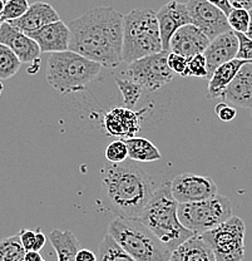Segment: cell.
I'll use <instances>...</instances> for the list:
<instances>
[{"mask_svg": "<svg viewBox=\"0 0 252 261\" xmlns=\"http://www.w3.org/2000/svg\"><path fill=\"white\" fill-rule=\"evenodd\" d=\"M123 19L124 15L112 7L87 10L69 23V50L103 67H118L123 62Z\"/></svg>", "mask_w": 252, "mask_h": 261, "instance_id": "obj_1", "label": "cell"}, {"mask_svg": "<svg viewBox=\"0 0 252 261\" xmlns=\"http://www.w3.org/2000/svg\"><path fill=\"white\" fill-rule=\"evenodd\" d=\"M102 196L117 216L138 219L153 196L154 184L135 161L105 163L101 170Z\"/></svg>", "mask_w": 252, "mask_h": 261, "instance_id": "obj_2", "label": "cell"}, {"mask_svg": "<svg viewBox=\"0 0 252 261\" xmlns=\"http://www.w3.org/2000/svg\"><path fill=\"white\" fill-rule=\"evenodd\" d=\"M137 220L146 225L171 251L194 235L178 217V202L171 191V181H163Z\"/></svg>", "mask_w": 252, "mask_h": 261, "instance_id": "obj_3", "label": "cell"}, {"mask_svg": "<svg viewBox=\"0 0 252 261\" xmlns=\"http://www.w3.org/2000/svg\"><path fill=\"white\" fill-rule=\"evenodd\" d=\"M102 68V64L73 50L50 53L47 63V82L58 93H75L96 80Z\"/></svg>", "mask_w": 252, "mask_h": 261, "instance_id": "obj_4", "label": "cell"}, {"mask_svg": "<svg viewBox=\"0 0 252 261\" xmlns=\"http://www.w3.org/2000/svg\"><path fill=\"white\" fill-rule=\"evenodd\" d=\"M163 50L157 13L142 8L133 9L123 19V62L137 59Z\"/></svg>", "mask_w": 252, "mask_h": 261, "instance_id": "obj_5", "label": "cell"}, {"mask_svg": "<svg viewBox=\"0 0 252 261\" xmlns=\"http://www.w3.org/2000/svg\"><path fill=\"white\" fill-rule=\"evenodd\" d=\"M137 261H168L172 251L137 219L117 216L108 225V232Z\"/></svg>", "mask_w": 252, "mask_h": 261, "instance_id": "obj_6", "label": "cell"}, {"mask_svg": "<svg viewBox=\"0 0 252 261\" xmlns=\"http://www.w3.org/2000/svg\"><path fill=\"white\" fill-rule=\"evenodd\" d=\"M232 215L231 201L222 195L197 202L178 203V217L194 235L210 231L223 224Z\"/></svg>", "mask_w": 252, "mask_h": 261, "instance_id": "obj_7", "label": "cell"}, {"mask_svg": "<svg viewBox=\"0 0 252 261\" xmlns=\"http://www.w3.org/2000/svg\"><path fill=\"white\" fill-rule=\"evenodd\" d=\"M245 222L231 216L217 227L201 233L212 249L216 261H245Z\"/></svg>", "mask_w": 252, "mask_h": 261, "instance_id": "obj_8", "label": "cell"}, {"mask_svg": "<svg viewBox=\"0 0 252 261\" xmlns=\"http://www.w3.org/2000/svg\"><path fill=\"white\" fill-rule=\"evenodd\" d=\"M168 50H162L137 59L128 64L124 75L141 84L145 91H158L177 75L168 65Z\"/></svg>", "mask_w": 252, "mask_h": 261, "instance_id": "obj_9", "label": "cell"}, {"mask_svg": "<svg viewBox=\"0 0 252 261\" xmlns=\"http://www.w3.org/2000/svg\"><path fill=\"white\" fill-rule=\"evenodd\" d=\"M171 191L178 203L197 202L218 195V187L211 177L181 173L171 181Z\"/></svg>", "mask_w": 252, "mask_h": 261, "instance_id": "obj_10", "label": "cell"}, {"mask_svg": "<svg viewBox=\"0 0 252 261\" xmlns=\"http://www.w3.org/2000/svg\"><path fill=\"white\" fill-rule=\"evenodd\" d=\"M186 4L191 23L201 29L211 40L222 33L231 31L227 15L207 0H188Z\"/></svg>", "mask_w": 252, "mask_h": 261, "instance_id": "obj_11", "label": "cell"}, {"mask_svg": "<svg viewBox=\"0 0 252 261\" xmlns=\"http://www.w3.org/2000/svg\"><path fill=\"white\" fill-rule=\"evenodd\" d=\"M145 110L133 111L127 107H116L108 111L103 117V128L108 136L131 138L141 130V118Z\"/></svg>", "mask_w": 252, "mask_h": 261, "instance_id": "obj_12", "label": "cell"}, {"mask_svg": "<svg viewBox=\"0 0 252 261\" xmlns=\"http://www.w3.org/2000/svg\"><path fill=\"white\" fill-rule=\"evenodd\" d=\"M157 19H158L163 50L170 51V43L175 33L181 27L191 23L187 4L177 0H171L157 12Z\"/></svg>", "mask_w": 252, "mask_h": 261, "instance_id": "obj_13", "label": "cell"}, {"mask_svg": "<svg viewBox=\"0 0 252 261\" xmlns=\"http://www.w3.org/2000/svg\"><path fill=\"white\" fill-rule=\"evenodd\" d=\"M0 43L9 47L18 56L21 63H33L39 58V45L32 37L19 31L14 25L4 21L0 28Z\"/></svg>", "mask_w": 252, "mask_h": 261, "instance_id": "obj_14", "label": "cell"}, {"mask_svg": "<svg viewBox=\"0 0 252 261\" xmlns=\"http://www.w3.org/2000/svg\"><path fill=\"white\" fill-rule=\"evenodd\" d=\"M238 47H240V43H238L237 34L232 29L222 33L215 39L211 40L207 49L203 53L206 61H207L208 78L212 75V73L219 65L237 58Z\"/></svg>", "mask_w": 252, "mask_h": 261, "instance_id": "obj_15", "label": "cell"}, {"mask_svg": "<svg viewBox=\"0 0 252 261\" xmlns=\"http://www.w3.org/2000/svg\"><path fill=\"white\" fill-rule=\"evenodd\" d=\"M210 42V38L201 29L189 23L175 33L170 43V51L191 58L196 54L205 53Z\"/></svg>", "mask_w": 252, "mask_h": 261, "instance_id": "obj_16", "label": "cell"}, {"mask_svg": "<svg viewBox=\"0 0 252 261\" xmlns=\"http://www.w3.org/2000/svg\"><path fill=\"white\" fill-rule=\"evenodd\" d=\"M28 35L38 43L42 53H58V51L69 50L72 32L69 25H67L62 19L44 25L33 33H29Z\"/></svg>", "mask_w": 252, "mask_h": 261, "instance_id": "obj_17", "label": "cell"}, {"mask_svg": "<svg viewBox=\"0 0 252 261\" xmlns=\"http://www.w3.org/2000/svg\"><path fill=\"white\" fill-rule=\"evenodd\" d=\"M221 98L235 107L252 110V62H247L240 68Z\"/></svg>", "mask_w": 252, "mask_h": 261, "instance_id": "obj_18", "label": "cell"}, {"mask_svg": "<svg viewBox=\"0 0 252 261\" xmlns=\"http://www.w3.org/2000/svg\"><path fill=\"white\" fill-rule=\"evenodd\" d=\"M61 20L57 10L50 4L44 2H35L31 4L28 12L15 20L8 21L25 34L33 33L44 25Z\"/></svg>", "mask_w": 252, "mask_h": 261, "instance_id": "obj_19", "label": "cell"}, {"mask_svg": "<svg viewBox=\"0 0 252 261\" xmlns=\"http://www.w3.org/2000/svg\"><path fill=\"white\" fill-rule=\"evenodd\" d=\"M172 261H216L211 246L201 235H193L177 247L171 255Z\"/></svg>", "mask_w": 252, "mask_h": 261, "instance_id": "obj_20", "label": "cell"}, {"mask_svg": "<svg viewBox=\"0 0 252 261\" xmlns=\"http://www.w3.org/2000/svg\"><path fill=\"white\" fill-rule=\"evenodd\" d=\"M245 63H247V61L236 58L219 65L217 69L212 73V75L208 78V98L215 99V98H221L223 96L229 84L234 81L240 68Z\"/></svg>", "mask_w": 252, "mask_h": 261, "instance_id": "obj_21", "label": "cell"}, {"mask_svg": "<svg viewBox=\"0 0 252 261\" xmlns=\"http://www.w3.org/2000/svg\"><path fill=\"white\" fill-rule=\"evenodd\" d=\"M49 241L58 256V261H75L80 250L78 239L72 231H62L54 228L49 233Z\"/></svg>", "mask_w": 252, "mask_h": 261, "instance_id": "obj_22", "label": "cell"}, {"mask_svg": "<svg viewBox=\"0 0 252 261\" xmlns=\"http://www.w3.org/2000/svg\"><path fill=\"white\" fill-rule=\"evenodd\" d=\"M126 145L128 147L129 159L135 162H154L162 159L159 149L148 141L147 138L134 137L124 138Z\"/></svg>", "mask_w": 252, "mask_h": 261, "instance_id": "obj_23", "label": "cell"}, {"mask_svg": "<svg viewBox=\"0 0 252 261\" xmlns=\"http://www.w3.org/2000/svg\"><path fill=\"white\" fill-rule=\"evenodd\" d=\"M98 261H137L109 233L103 238L98 249Z\"/></svg>", "mask_w": 252, "mask_h": 261, "instance_id": "obj_24", "label": "cell"}, {"mask_svg": "<svg viewBox=\"0 0 252 261\" xmlns=\"http://www.w3.org/2000/svg\"><path fill=\"white\" fill-rule=\"evenodd\" d=\"M25 255L19 233L0 240V261H25Z\"/></svg>", "mask_w": 252, "mask_h": 261, "instance_id": "obj_25", "label": "cell"}, {"mask_svg": "<svg viewBox=\"0 0 252 261\" xmlns=\"http://www.w3.org/2000/svg\"><path fill=\"white\" fill-rule=\"evenodd\" d=\"M116 84H117L119 92H121L122 98H123V103L127 108H133L137 106L138 100H139L141 96H142L143 91L141 84L137 82L129 80V78H119L116 75L115 77Z\"/></svg>", "mask_w": 252, "mask_h": 261, "instance_id": "obj_26", "label": "cell"}, {"mask_svg": "<svg viewBox=\"0 0 252 261\" xmlns=\"http://www.w3.org/2000/svg\"><path fill=\"white\" fill-rule=\"evenodd\" d=\"M21 62L17 54L0 43V81L9 80L20 69Z\"/></svg>", "mask_w": 252, "mask_h": 261, "instance_id": "obj_27", "label": "cell"}, {"mask_svg": "<svg viewBox=\"0 0 252 261\" xmlns=\"http://www.w3.org/2000/svg\"><path fill=\"white\" fill-rule=\"evenodd\" d=\"M229 24L236 33H246L251 21L250 10L243 8H232L231 13L227 15Z\"/></svg>", "mask_w": 252, "mask_h": 261, "instance_id": "obj_28", "label": "cell"}, {"mask_svg": "<svg viewBox=\"0 0 252 261\" xmlns=\"http://www.w3.org/2000/svg\"><path fill=\"white\" fill-rule=\"evenodd\" d=\"M29 7L31 5H29L28 0H7L0 18L3 19V21L15 20L25 14Z\"/></svg>", "mask_w": 252, "mask_h": 261, "instance_id": "obj_29", "label": "cell"}, {"mask_svg": "<svg viewBox=\"0 0 252 261\" xmlns=\"http://www.w3.org/2000/svg\"><path fill=\"white\" fill-rule=\"evenodd\" d=\"M105 159L108 162L112 163H121L127 161L129 159L128 147L126 145V141L122 140L113 141L105 148Z\"/></svg>", "mask_w": 252, "mask_h": 261, "instance_id": "obj_30", "label": "cell"}, {"mask_svg": "<svg viewBox=\"0 0 252 261\" xmlns=\"http://www.w3.org/2000/svg\"><path fill=\"white\" fill-rule=\"evenodd\" d=\"M188 77L205 78L208 77L207 61L205 54H196L188 58Z\"/></svg>", "mask_w": 252, "mask_h": 261, "instance_id": "obj_31", "label": "cell"}, {"mask_svg": "<svg viewBox=\"0 0 252 261\" xmlns=\"http://www.w3.org/2000/svg\"><path fill=\"white\" fill-rule=\"evenodd\" d=\"M168 65L176 74L181 75V77H188V58L186 57L170 51Z\"/></svg>", "mask_w": 252, "mask_h": 261, "instance_id": "obj_32", "label": "cell"}, {"mask_svg": "<svg viewBox=\"0 0 252 261\" xmlns=\"http://www.w3.org/2000/svg\"><path fill=\"white\" fill-rule=\"evenodd\" d=\"M238 38V53L237 58L242 59V61L252 62V39L248 38L245 33H236Z\"/></svg>", "mask_w": 252, "mask_h": 261, "instance_id": "obj_33", "label": "cell"}, {"mask_svg": "<svg viewBox=\"0 0 252 261\" xmlns=\"http://www.w3.org/2000/svg\"><path fill=\"white\" fill-rule=\"evenodd\" d=\"M215 112L222 122H231L234 121L236 116H237V111H236L235 106L229 105V103L223 102V100L216 106Z\"/></svg>", "mask_w": 252, "mask_h": 261, "instance_id": "obj_34", "label": "cell"}, {"mask_svg": "<svg viewBox=\"0 0 252 261\" xmlns=\"http://www.w3.org/2000/svg\"><path fill=\"white\" fill-rule=\"evenodd\" d=\"M19 236H20V241L23 244L24 249L26 251H34L35 243H37V228L32 230V228H21L19 231Z\"/></svg>", "mask_w": 252, "mask_h": 261, "instance_id": "obj_35", "label": "cell"}, {"mask_svg": "<svg viewBox=\"0 0 252 261\" xmlns=\"http://www.w3.org/2000/svg\"><path fill=\"white\" fill-rule=\"evenodd\" d=\"M75 261H98V256L88 249H80L77 254Z\"/></svg>", "mask_w": 252, "mask_h": 261, "instance_id": "obj_36", "label": "cell"}, {"mask_svg": "<svg viewBox=\"0 0 252 261\" xmlns=\"http://www.w3.org/2000/svg\"><path fill=\"white\" fill-rule=\"evenodd\" d=\"M207 2H210L211 4L216 5V7L219 8V9H221L226 15H229L230 13H231L232 5L231 3H230V0H207Z\"/></svg>", "mask_w": 252, "mask_h": 261, "instance_id": "obj_37", "label": "cell"}, {"mask_svg": "<svg viewBox=\"0 0 252 261\" xmlns=\"http://www.w3.org/2000/svg\"><path fill=\"white\" fill-rule=\"evenodd\" d=\"M45 243H47V238L43 233V231L40 230V227L37 228V243H35V249L34 251H40V250L44 247Z\"/></svg>", "mask_w": 252, "mask_h": 261, "instance_id": "obj_38", "label": "cell"}, {"mask_svg": "<svg viewBox=\"0 0 252 261\" xmlns=\"http://www.w3.org/2000/svg\"><path fill=\"white\" fill-rule=\"evenodd\" d=\"M232 8H243V9H252V0H230Z\"/></svg>", "mask_w": 252, "mask_h": 261, "instance_id": "obj_39", "label": "cell"}, {"mask_svg": "<svg viewBox=\"0 0 252 261\" xmlns=\"http://www.w3.org/2000/svg\"><path fill=\"white\" fill-rule=\"evenodd\" d=\"M25 261H45L39 251H26Z\"/></svg>", "mask_w": 252, "mask_h": 261, "instance_id": "obj_40", "label": "cell"}, {"mask_svg": "<svg viewBox=\"0 0 252 261\" xmlns=\"http://www.w3.org/2000/svg\"><path fill=\"white\" fill-rule=\"evenodd\" d=\"M246 35H247L248 38H251L252 39V16H251V21H250V25H248V29H247V32L245 33Z\"/></svg>", "mask_w": 252, "mask_h": 261, "instance_id": "obj_41", "label": "cell"}, {"mask_svg": "<svg viewBox=\"0 0 252 261\" xmlns=\"http://www.w3.org/2000/svg\"><path fill=\"white\" fill-rule=\"evenodd\" d=\"M4 7H5V2L4 0H0V15H2L3 10H4Z\"/></svg>", "mask_w": 252, "mask_h": 261, "instance_id": "obj_42", "label": "cell"}, {"mask_svg": "<svg viewBox=\"0 0 252 261\" xmlns=\"http://www.w3.org/2000/svg\"><path fill=\"white\" fill-rule=\"evenodd\" d=\"M3 89H4V86H3V83H2V82H0V96H2Z\"/></svg>", "mask_w": 252, "mask_h": 261, "instance_id": "obj_43", "label": "cell"}, {"mask_svg": "<svg viewBox=\"0 0 252 261\" xmlns=\"http://www.w3.org/2000/svg\"><path fill=\"white\" fill-rule=\"evenodd\" d=\"M3 23H4V21H3V19L0 18V28H2V24H3Z\"/></svg>", "mask_w": 252, "mask_h": 261, "instance_id": "obj_44", "label": "cell"}, {"mask_svg": "<svg viewBox=\"0 0 252 261\" xmlns=\"http://www.w3.org/2000/svg\"><path fill=\"white\" fill-rule=\"evenodd\" d=\"M250 14H251V16H252V9L250 10Z\"/></svg>", "mask_w": 252, "mask_h": 261, "instance_id": "obj_45", "label": "cell"}, {"mask_svg": "<svg viewBox=\"0 0 252 261\" xmlns=\"http://www.w3.org/2000/svg\"><path fill=\"white\" fill-rule=\"evenodd\" d=\"M168 261H172V260H168Z\"/></svg>", "mask_w": 252, "mask_h": 261, "instance_id": "obj_46", "label": "cell"}]
</instances>
